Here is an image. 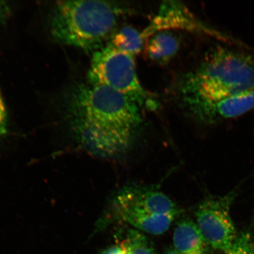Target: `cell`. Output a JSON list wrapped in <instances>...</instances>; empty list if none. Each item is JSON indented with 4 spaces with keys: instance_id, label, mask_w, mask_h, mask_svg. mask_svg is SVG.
I'll return each instance as SVG.
<instances>
[{
    "instance_id": "6da1fadb",
    "label": "cell",
    "mask_w": 254,
    "mask_h": 254,
    "mask_svg": "<svg viewBox=\"0 0 254 254\" xmlns=\"http://www.w3.org/2000/svg\"><path fill=\"white\" fill-rule=\"evenodd\" d=\"M140 108L113 89L91 84L79 85L69 101L78 126L89 132L101 150L112 156L128 147L141 123Z\"/></svg>"
},
{
    "instance_id": "7a4b0ae2",
    "label": "cell",
    "mask_w": 254,
    "mask_h": 254,
    "mask_svg": "<svg viewBox=\"0 0 254 254\" xmlns=\"http://www.w3.org/2000/svg\"><path fill=\"white\" fill-rule=\"evenodd\" d=\"M126 9L110 1H57L50 14L51 33L57 42L93 54L111 39Z\"/></svg>"
},
{
    "instance_id": "3957f363",
    "label": "cell",
    "mask_w": 254,
    "mask_h": 254,
    "mask_svg": "<svg viewBox=\"0 0 254 254\" xmlns=\"http://www.w3.org/2000/svg\"><path fill=\"white\" fill-rule=\"evenodd\" d=\"M254 91V59L247 54L220 48L206 57L181 85L189 108L228 95Z\"/></svg>"
},
{
    "instance_id": "277c9868",
    "label": "cell",
    "mask_w": 254,
    "mask_h": 254,
    "mask_svg": "<svg viewBox=\"0 0 254 254\" xmlns=\"http://www.w3.org/2000/svg\"><path fill=\"white\" fill-rule=\"evenodd\" d=\"M112 208L118 220L135 230L152 235L166 233L182 212L164 193L142 187L120 190L113 200Z\"/></svg>"
},
{
    "instance_id": "5b68a950",
    "label": "cell",
    "mask_w": 254,
    "mask_h": 254,
    "mask_svg": "<svg viewBox=\"0 0 254 254\" xmlns=\"http://www.w3.org/2000/svg\"><path fill=\"white\" fill-rule=\"evenodd\" d=\"M133 57L109 43L106 44L93 54L88 73L89 84L113 89L141 107L155 109L156 104L139 82Z\"/></svg>"
},
{
    "instance_id": "8992f818",
    "label": "cell",
    "mask_w": 254,
    "mask_h": 254,
    "mask_svg": "<svg viewBox=\"0 0 254 254\" xmlns=\"http://www.w3.org/2000/svg\"><path fill=\"white\" fill-rule=\"evenodd\" d=\"M232 193L221 197L203 200L195 212L196 224L206 244L224 252H228L237 237L230 215Z\"/></svg>"
},
{
    "instance_id": "52a82bcc",
    "label": "cell",
    "mask_w": 254,
    "mask_h": 254,
    "mask_svg": "<svg viewBox=\"0 0 254 254\" xmlns=\"http://www.w3.org/2000/svg\"><path fill=\"white\" fill-rule=\"evenodd\" d=\"M190 109L205 123L236 118L254 109V91L205 101Z\"/></svg>"
},
{
    "instance_id": "ba28073f",
    "label": "cell",
    "mask_w": 254,
    "mask_h": 254,
    "mask_svg": "<svg viewBox=\"0 0 254 254\" xmlns=\"http://www.w3.org/2000/svg\"><path fill=\"white\" fill-rule=\"evenodd\" d=\"M198 21L188 9L176 2H165L151 24L142 33L144 39L169 28H198Z\"/></svg>"
},
{
    "instance_id": "9c48e42d",
    "label": "cell",
    "mask_w": 254,
    "mask_h": 254,
    "mask_svg": "<svg viewBox=\"0 0 254 254\" xmlns=\"http://www.w3.org/2000/svg\"><path fill=\"white\" fill-rule=\"evenodd\" d=\"M174 249L182 254H206V242L196 222L184 218L173 234Z\"/></svg>"
},
{
    "instance_id": "30bf717a",
    "label": "cell",
    "mask_w": 254,
    "mask_h": 254,
    "mask_svg": "<svg viewBox=\"0 0 254 254\" xmlns=\"http://www.w3.org/2000/svg\"><path fill=\"white\" fill-rule=\"evenodd\" d=\"M180 41L170 31H161L152 35L146 44L145 53L152 61L165 63L173 58L179 50Z\"/></svg>"
},
{
    "instance_id": "8fae6325",
    "label": "cell",
    "mask_w": 254,
    "mask_h": 254,
    "mask_svg": "<svg viewBox=\"0 0 254 254\" xmlns=\"http://www.w3.org/2000/svg\"><path fill=\"white\" fill-rule=\"evenodd\" d=\"M144 40L142 33L135 28L126 26L113 34L109 43L122 52L134 56L141 52Z\"/></svg>"
},
{
    "instance_id": "7c38bea8",
    "label": "cell",
    "mask_w": 254,
    "mask_h": 254,
    "mask_svg": "<svg viewBox=\"0 0 254 254\" xmlns=\"http://www.w3.org/2000/svg\"><path fill=\"white\" fill-rule=\"evenodd\" d=\"M119 246L129 254H155L147 237L135 229L127 230Z\"/></svg>"
},
{
    "instance_id": "4fadbf2b",
    "label": "cell",
    "mask_w": 254,
    "mask_h": 254,
    "mask_svg": "<svg viewBox=\"0 0 254 254\" xmlns=\"http://www.w3.org/2000/svg\"><path fill=\"white\" fill-rule=\"evenodd\" d=\"M225 254H254V241L249 233L237 236L231 249Z\"/></svg>"
},
{
    "instance_id": "5bb4252c",
    "label": "cell",
    "mask_w": 254,
    "mask_h": 254,
    "mask_svg": "<svg viewBox=\"0 0 254 254\" xmlns=\"http://www.w3.org/2000/svg\"><path fill=\"white\" fill-rule=\"evenodd\" d=\"M8 118L7 109L0 91V141L7 132Z\"/></svg>"
},
{
    "instance_id": "9a60e30c",
    "label": "cell",
    "mask_w": 254,
    "mask_h": 254,
    "mask_svg": "<svg viewBox=\"0 0 254 254\" xmlns=\"http://www.w3.org/2000/svg\"><path fill=\"white\" fill-rule=\"evenodd\" d=\"M11 14L10 5L7 1H0V28L7 23Z\"/></svg>"
},
{
    "instance_id": "2e32d148",
    "label": "cell",
    "mask_w": 254,
    "mask_h": 254,
    "mask_svg": "<svg viewBox=\"0 0 254 254\" xmlns=\"http://www.w3.org/2000/svg\"><path fill=\"white\" fill-rule=\"evenodd\" d=\"M103 254H129L120 246H114L105 251Z\"/></svg>"
},
{
    "instance_id": "e0dca14e",
    "label": "cell",
    "mask_w": 254,
    "mask_h": 254,
    "mask_svg": "<svg viewBox=\"0 0 254 254\" xmlns=\"http://www.w3.org/2000/svg\"><path fill=\"white\" fill-rule=\"evenodd\" d=\"M164 254H182L179 253V252H177V251L176 249H170L167 251L166 253H165Z\"/></svg>"
}]
</instances>
